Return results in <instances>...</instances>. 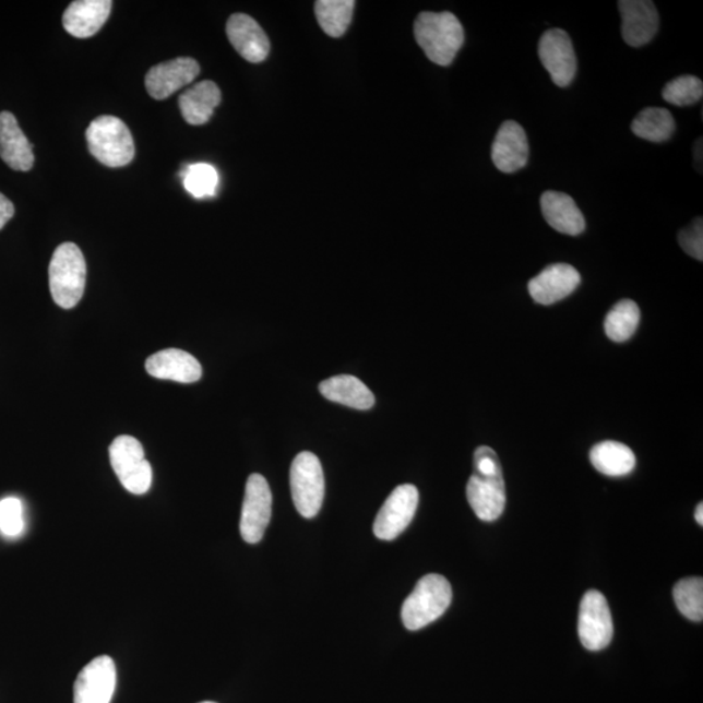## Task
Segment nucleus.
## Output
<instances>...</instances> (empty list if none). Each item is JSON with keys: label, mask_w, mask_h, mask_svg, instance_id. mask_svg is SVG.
Here are the masks:
<instances>
[{"label": "nucleus", "mask_w": 703, "mask_h": 703, "mask_svg": "<svg viewBox=\"0 0 703 703\" xmlns=\"http://www.w3.org/2000/svg\"><path fill=\"white\" fill-rule=\"evenodd\" d=\"M475 472L466 485V498L482 522H496L505 509V485L497 452L481 445L473 458Z\"/></svg>", "instance_id": "f257e3e1"}, {"label": "nucleus", "mask_w": 703, "mask_h": 703, "mask_svg": "<svg viewBox=\"0 0 703 703\" xmlns=\"http://www.w3.org/2000/svg\"><path fill=\"white\" fill-rule=\"evenodd\" d=\"M417 44L432 63L448 67L464 45V29L451 12H422L415 23Z\"/></svg>", "instance_id": "f03ea898"}, {"label": "nucleus", "mask_w": 703, "mask_h": 703, "mask_svg": "<svg viewBox=\"0 0 703 703\" xmlns=\"http://www.w3.org/2000/svg\"><path fill=\"white\" fill-rule=\"evenodd\" d=\"M49 283L52 299L60 308L72 309L83 299L86 262L83 252L73 242H64L53 252Z\"/></svg>", "instance_id": "7ed1b4c3"}, {"label": "nucleus", "mask_w": 703, "mask_h": 703, "mask_svg": "<svg viewBox=\"0 0 703 703\" xmlns=\"http://www.w3.org/2000/svg\"><path fill=\"white\" fill-rule=\"evenodd\" d=\"M452 600V587L441 574H426L418 581L415 591L404 600L402 620L409 631L422 630L448 611Z\"/></svg>", "instance_id": "20e7f679"}, {"label": "nucleus", "mask_w": 703, "mask_h": 703, "mask_svg": "<svg viewBox=\"0 0 703 703\" xmlns=\"http://www.w3.org/2000/svg\"><path fill=\"white\" fill-rule=\"evenodd\" d=\"M86 140L93 157L107 167H123L133 160V138L119 118L104 115L93 120L87 128Z\"/></svg>", "instance_id": "39448f33"}, {"label": "nucleus", "mask_w": 703, "mask_h": 703, "mask_svg": "<svg viewBox=\"0 0 703 703\" xmlns=\"http://www.w3.org/2000/svg\"><path fill=\"white\" fill-rule=\"evenodd\" d=\"M289 481L297 512L306 519L315 517L322 509L324 498V476L320 458L312 452H301L290 465Z\"/></svg>", "instance_id": "423d86ee"}, {"label": "nucleus", "mask_w": 703, "mask_h": 703, "mask_svg": "<svg viewBox=\"0 0 703 703\" xmlns=\"http://www.w3.org/2000/svg\"><path fill=\"white\" fill-rule=\"evenodd\" d=\"M115 475L124 489L144 496L152 488L153 469L145 458L144 448L136 438L120 436L108 449Z\"/></svg>", "instance_id": "0eeeda50"}, {"label": "nucleus", "mask_w": 703, "mask_h": 703, "mask_svg": "<svg viewBox=\"0 0 703 703\" xmlns=\"http://www.w3.org/2000/svg\"><path fill=\"white\" fill-rule=\"evenodd\" d=\"M272 505L273 496L266 478L254 473L247 481L240 520L241 537L247 544H259L265 536L272 519Z\"/></svg>", "instance_id": "6e6552de"}, {"label": "nucleus", "mask_w": 703, "mask_h": 703, "mask_svg": "<svg viewBox=\"0 0 703 703\" xmlns=\"http://www.w3.org/2000/svg\"><path fill=\"white\" fill-rule=\"evenodd\" d=\"M579 638L587 651L599 652L610 645L613 621L604 594L589 591L580 605Z\"/></svg>", "instance_id": "1a4fd4ad"}, {"label": "nucleus", "mask_w": 703, "mask_h": 703, "mask_svg": "<svg viewBox=\"0 0 703 703\" xmlns=\"http://www.w3.org/2000/svg\"><path fill=\"white\" fill-rule=\"evenodd\" d=\"M420 493L414 485H401L390 493L378 512L373 531L377 538L394 540L414 520Z\"/></svg>", "instance_id": "9d476101"}, {"label": "nucleus", "mask_w": 703, "mask_h": 703, "mask_svg": "<svg viewBox=\"0 0 703 703\" xmlns=\"http://www.w3.org/2000/svg\"><path fill=\"white\" fill-rule=\"evenodd\" d=\"M540 63L558 86L571 85L577 71V59L570 35L563 29H550L539 39Z\"/></svg>", "instance_id": "9b49d317"}, {"label": "nucleus", "mask_w": 703, "mask_h": 703, "mask_svg": "<svg viewBox=\"0 0 703 703\" xmlns=\"http://www.w3.org/2000/svg\"><path fill=\"white\" fill-rule=\"evenodd\" d=\"M117 688V666L100 655L87 664L74 681V703H110Z\"/></svg>", "instance_id": "f8f14e48"}, {"label": "nucleus", "mask_w": 703, "mask_h": 703, "mask_svg": "<svg viewBox=\"0 0 703 703\" xmlns=\"http://www.w3.org/2000/svg\"><path fill=\"white\" fill-rule=\"evenodd\" d=\"M621 36L632 47L645 46L657 35L659 15L651 0H620Z\"/></svg>", "instance_id": "ddd939ff"}, {"label": "nucleus", "mask_w": 703, "mask_h": 703, "mask_svg": "<svg viewBox=\"0 0 703 703\" xmlns=\"http://www.w3.org/2000/svg\"><path fill=\"white\" fill-rule=\"evenodd\" d=\"M200 74V64L192 58H176L154 65L147 72L145 86L154 99H166L175 92L192 84Z\"/></svg>", "instance_id": "4468645a"}, {"label": "nucleus", "mask_w": 703, "mask_h": 703, "mask_svg": "<svg viewBox=\"0 0 703 703\" xmlns=\"http://www.w3.org/2000/svg\"><path fill=\"white\" fill-rule=\"evenodd\" d=\"M491 157L500 172L522 170L529 159V142L524 128L516 121H504L493 140Z\"/></svg>", "instance_id": "2eb2a0df"}, {"label": "nucleus", "mask_w": 703, "mask_h": 703, "mask_svg": "<svg viewBox=\"0 0 703 703\" xmlns=\"http://www.w3.org/2000/svg\"><path fill=\"white\" fill-rule=\"evenodd\" d=\"M581 275L576 269L567 263L547 266L527 284L532 299L543 306H551L576 290Z\"/></svg>", "instance_id": "dca6fc26"}, {"label": "nucleus", "mask_w": 703, "mask_h": 703, "mask_svg": "<svg viewBox=\"0 0 703 703\" xmlns=\"http://www.w3.org/2000/svg\"><path fill=\"white\" fill-rule=\"evenodd\" d=\"M227 37L234 49L250 63H261L270 52V40L260 24L246 13L228 19Z\"/></svg>", "instance_id": "f3484780"}, {"label": "nucleus", "mask_w": 703, "mask_h": 703, "mask_svg": "<svg viewBox=\"0 0 703 703\" xmlns=\"http://www.w3.org/2000/svg\"><path fill=\"white\" fill-rule=\"evenodd\" d=\"M145 368L148 374L158 380L179 383H194L202 377L198 358L181 349H165L147 358Z\"/></svg>", "instance_id": "a211bd4d"}, {"label": "nucleus", "mask_w": 703, "mask_h": 703, "mask_svg": "<svg viewBox=\"0 0 703 703\" xmlns=\"http://www.w3.org/2000/svg\"><path fill=\"white\" fill-rule=\"evenodd\" d=\"M0 157L16 171H29L35 165L33 146L9 111L0 112Z\"/></svg>", "instance_id": "6ab92c4d"}, {"label": "nucleus", "mask_w": 703, "mask_h": 703, "mask_svg": "<svg viewBox=\"0 0 703 703\" xmlns=\"http://www.w3.org/2000/svg\"><path fill=\"white\" fill-rule=\"evenodd\" d=\"M111 9L110 0H76L64 12V29L76 38L93 37L107 22Z\"/></svg>", "instance_id": "aec40b11"}, {"label": "nucleus", "mask_w": 703, "mask_h": 703, "mask_svg": "<svg viewBox=\"0 0 703 703\" xmlns=\"http://www.w3.org/2000/svg\"><path fill=\"white\" fill-rule=\"evenodd\" d=\"M540 211L549 226L560 234L579 236L585 231L584 214L571 195L547 191L540 198Z\"/></svg>", "instance_id": "412c9836"}, {"label": "nucleus", "mask_w": 703, "mask_h": 703, "mask_svg": "<svg viewBox=\"0 0 703 703\" xmlns=\"http://www.w3.org/2000/svg\"><path fill=\"white\" fill-rule=\"evenodd\" d=\"M221 100L222 94L218 85L213 81H201L181 94L179 107L182 118L192 126L205 124L212 119Z\"/></svg>", "instance_id": "4be33fe9"}, {"label": "nucleus", "mask_w": 703, "mask_h": 703, "mask_svg": "<svg viewBox=\"0 0 703 703\" xmlns=\"http://www.w3.org/2000/svg\"><path fill=\"white\" fill-rule=\"evenodd\" d=\"M320 391L327 401L358 410H368L376 404L373 392L354 376L329 378L321 382Z\"/></svg>", "instance_id": "5701e85b"}, {"label": "nucleus", "mask_w": 703, "mask_h": 703, "mask_svg": "<svg viewBox=\"0 0 703 703\" xmlns=\"http://www.w3.org/2000/svg\"><path fill=\"white\" fill-rule=\"evenodd\" d=\"M591 462L601 475L621 477L630 475L635 466V456L628 445L613 441L600 442L591 451Z\"/></svg>", "instance_id": "b1692460"}, {"label": "nucleus", "mask_w": 703, "mask_h": 703, "mask_svg": "<svg viewBox=\"0 0 703 703\" xmlns=\"http://www.w3.org/2000/svg\"><path fill=\"white\" fill-rule=\"evenodd\" d=\"M676 131L672 114L660 107H648L642 110L632 123L635 136L651 142H665Z\"/></svg>", "instance_id": "393cba45"}, {"label": "nucleus", "mask_w": 703, "mask_h": 703, "mask_svg": "<svg viewBox=\"0 0 703 703\" xmlns=\"http://www.w3.org/2000/svg\"><path fill=\"white\" fill-rule=\"evenodd\" d=\"M355 5L354 0H320L314 7L318 24L330 37H342L352 22Z\"/></svg>", "instance_id": "a878e982"}, {"label": "nucleus", "mask_w": 703, "mask_h": 703, "mask_svg": "<svg viewBox=\"0 0 703 703\" xmlns=\"http://www.w3.org/2000/svg\"><path fill=\"white\" fill-rule=\"evenodd\" d=\"M640 308L632 300H621L607 314L605 331L612 342L623 343L631 339L639 327Z\"/></svg>", "instance_id": "bb28decb"}, {"label": "nucleus", "mask_w": 703, "mask_h": 703, "mask_svg": "<svg viewBox=\"0 0 703 703\" xmlns=\"http://www.w3.org/2000/svg\"><path fill=\"white\" fill-rule=\"evenodd\" d=\"M675 604L686 618L692 621L703 619V580L689 577L679 581L674 589Z\"/></svg>", "instance_id": "cd10ccee"}, {"label": "nucleus", "mask_w": 703, "mask_h": 703, "mask_svg": "<svg viewBox=\"0 0 703 703\" xmlns=\"http://www.w3.org/2000/svg\"><path fill=\"white\" fill-rule=\"evenodd\" d=\"M182 184L195 199H207L215 194L219 176L212 165L195 164L182 172Z\"/></svg>", "instance_id": "c85d7f7f"}, {"label": "nucleus", "mask_w": 703, "mask_h": 703, "mask_svg": "<svg viewBox=\"0 0 703 703\" xmlns=\"http://www.w3.org/2000/svg\"><path fill=\"white\" fill-rule=\"evenodd\" d=\"M666 103L674 106L686 107L698 104L703 96V83L699 78L687 76L676 78L665 86L662 92Z\"/></svg>", "instance_id": "c756f323"}, {"label": "nucleus", "mask_w": 703, "mask_h": 703, "mask_svg": "<svg viewBox=\"0 0 703 703\" xmlns=\"http://www.w3.org/2000/svg\"><path fill=\"white\" fill-rule=\"evenodd\" d=\"M25 529L22 500L10 497L0 500V533L9 538H16Z\"/></svg>", "instance_id": "7c9ffc66"}, {"label": "nucleus", "mask_w": 703, "mask_h": 703, "mask_svg": "<svg viewBox=\"0 0 703 703\" xmlns=\"http://www.w3.org/2000/svg\"><path fill=\"white\" fill-rule=\"evenodd\" d=\"M679 242L686 253L693 257L695 260H703L702 218L694 219L691 226L681 229L679 234Z\"/></svg>", "instance_id": "2f4dec72"}, {"label": "nucleus", "mask_w": 703, "mask_h": 703, "mask_svg": "<svg viewBox=\"0 0 703 703\" xmlns=\"http://www.w3.org/2000/svg\"><path fill=\"white\" fill-rule=\"evenodd\" d=\"M13 215H15V206H13L12 202L4 194L0 193V229L7 225V222Z\"/></svg>", "instance_id": "473e14b6"}, {"label": "nucleus", "mask_w": 703, "mask_h": 703, "mask_svg": "<svg viewBox=\"0 0 703 703\" xmlns=\"http://www.w3.org/2000/svg\"><path fill=\"white\" fill-rule=\"evenodd\" d=\"M694 160L695 164H700V170H702V139L698 140L695 142V147H694Z\"/></svg>", "instance_id": "72a5a7b5"}, {"label": "nucleus", "mask_w": 703, "mask_h": 703, "mask_svg": "<svg viewBox=\"0 0 703 703\" xmlns=\"http://www.w3.org/2000/svg\"><path fill=\"white\" fill-rule=\"evenodd\" d=\"M695 522H698L701 526L703 525V504L700 503L698 505V510H695Z\"/></svg>", "instance_id": "f704fd0d"}, {"label": "nucleus", "mask_w": 703, "mask_h": 703, "mask_svg": "<svg viewBox=\"0 0 703 703\" xmlns=\"http://www.w3.org/2000/svg\"><path fill=\"white\" fill-rule=\"evenodd\" d=\"M201 703H215V702H212V701H205V702H201Z\"/></svg>", "instance_id": "c9c22d12"}]
</instances>
